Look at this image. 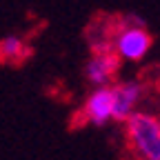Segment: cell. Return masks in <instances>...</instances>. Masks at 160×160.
Listing matches in <instances>:
<instances>
[{
  "mask_svg": "<svg viewBox=\"0 0 160 160\" xmlns=\"http://www.w3.org/2000/svg\"><path fill=\"white\" fill-rule=\"evenodd\" d=\"M125 122L131 156L145 160H160V120L149 113L133 111Z\"/></svg>",
  "mask_w": 160,
  "mask_h": 160,
  "instance_id": "1",
  "label": "cell"
},
{
  "mask_svg": "<svg viewBox=\"0 0 160 160\" xmlns=\"http://www.w3.org/2000/svg\"><path fill=\"white\" fill-rule=\"evenodd\" d=\"M111 118H113V89L109 85H102L96 87V91L87 98L85 107L78 113L76 127H85V125L105 127Z\"/></svg>",
  "mask_w": 160,
  "mask_h": 160,
  "instance_id": "2",
  "label": "cell"
},
{
  "mask_svg": "<svg viewBox=\"0 0 160 160\" xmlns=\"http://www.w3.org/2000/svg\"><path fill=\"white\" fill-rule=\"evenodd\" d=\"M151 47V36L145 27H120L113 40V51L122 60H140Z\"/></svg>",
  "mask_w": 160,
  "mask_h": 160,
  "instance_id": "3",
  "label": "cell"
},
{
  "mask_svg": "<svg viewBox=\"0 0 160 160\" xmlns=\"http://www.w3.org/2000/svg\"><path fill=\"white\" fill-rule=\"evenodd\" d=\"M120 71V56L109 49V51H93V56L87 60L85 65V78L87 82H91L93 87H102L109 85L111 80L118 76Z\"/></svg>",
  "mask_w": 160,
  "mask_h": 160,
  "instance_id": "4",
  "label": "cell"
},
{
  "mask_svg": "<svg viewBox=\"0 0 160 160\" xmlns=\"http://www.w3.org/2000/svg\"><path fill=\"white\" fill-rule=\"evenodd\" d=\"M118 18L113 16H98L93 18L87 31H85V38L91 47V51H109L113 49V40H116V33H118Z\"/></svg>",
  "mask_w": 160,
  "mask_h": 160,
  "instance_id": "5",
  "label": "cell"
},
{
  "mask_svg": "<svg viewBox=\"0 0 160 160\" xmlns=\"http://www.w3.org/2000/svg\"><path fill=\"white\" fill-rule=\"evenodd\" d=\"M111 89H113V120H127L142 96V85L131 80V82H118Z\"/></svg>",
  "mask_w": 160,
  "mask_h": 160,
  "instance_id": "6",
  "label": "cell"
},
{
  "mask_svg": "<svg viewBox=\"0 0 160 160\" xmlns=\"http://www.w3.org/2000/svg\"><path fill=\"white\" fill-rule=\"evenodd\" d=\"M33 56V49L27 45V40L20 36H5L0 38V65L20 67Z\"/></svg>",
  "mask_w": 160,
  "mask_h": 160,
  "instance_id": "7",
  "label": "cell"
},
{
  "mask_svg": "<svg viewBox=\"0 0 160 160\" xmlns=\"http://www.w3.org/2000/svg\"><path fill=\"white\" fill-rule=\"evenodd\" d=\"M116 18H118V27H147V20L140 18L133 11L122 13V16H116Z\"/></svg>",
  "mask_w": 160,
  "mask_h": 160,
  "instance_id": "8",
  "label": "cell"
}]
</instances>
